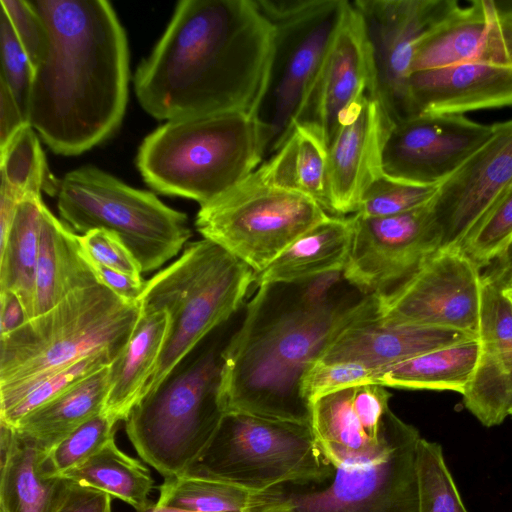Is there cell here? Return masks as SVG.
<instances>
[{
	"label": "cell",
	"instance_id": "obj_1",
	"mask_svg": "<svg viewBox=\"0 0 512 512\" xmlns=\"http://www.w3.org/2000/svg\"><path fill=\"white\" fill-rule=\"evenodd\" d=\"M327 277L264 284L222 349L219 401L238 412L311 425L303 380L347 328L377 315L378 299L340 294Z\"/></svg>",
	"mask_w": 512,
	"mask_h": 512
},
{
	"label": "cell",
	"instance_id": "obj_2",
	"mask_svg": "<svg viewBox=\"0 0 512 512\" xmlns=\"http://www.w3.org/2000/svg\"><path fill=\"white\" fill-rule=\"evenodd\" d=\"M273 49V25L255 0H182L137 68L135 94L159 120L256 115Z\"/></svg>",
	"mask_w": 512,
	"mask_h": 512
},
{
	"label": "cell",
	"instance_id": "obj_3",
	"mask_svg": "<svg viewBox=\"0 0 512 512\" xmlns=\"http://www.w3.org/2000/svg\"><path fill=\"white\" fill-rule=\"evenodd\" d=\"M46 33L29 122L56 154L84 153L111 136L128 101L125 30L105 0H29Z\"/></svg>",
	"mask_w": 512,
	"mask_h": 512
},
{
	"label": "cell",
	"instance_id": "obj_4",
	"mask_svg": "<svg viewBox=\"0 0 512 512\" xmlns=\"http://www.w3.org/2000/svg\"><path fill=\"white\" fill-rule=\"evenodd\" d=\"M266 148L256 115L222 113L167 121L143 140L136 163L155 191L202 206L256 170Z\"/></svg>",
	"mask_w": 512,
	"mask_h": 512
},
{
	"label": "cell",
	"instance_id": "obj_5",
	"mask_svg": "<svg viewBox=\"0 0 512 512\" xmlns=\"http://www.w3.org/2000/svg\"><path fill=\"white\" fill-rule=\"evenodd\" d=\"M254 283L250 267L204 238L188 244L177 260L146 280L140 313L166 311L170 327L144 395L239 309Z\"/></svg>",
	"mask_w": 512,
	"mask_h": 512
},
{
	"label": "cell",
	"instance_id": "obj_6",
	"mask_svg": "<svg viewBox=\"0 0 512 512\" xmlns=\"http://www.w3.org/2000/svg\"><path fill=\"white\" fill-rule=\"evenodd\" d=\"M203 342L145 394L124 420L139 456L164 478L188 470L225 414L219 401L224 346Z\"/></svg>",
	"mask_w": 512,
	"mask_h": 512
},
{
	"label": "cell",
	"instance_id": "obj_7",
	"mask_svg": "<svg viewBox=\"0 0 512 512\" xmlns=\"http://www.w3.org/2000/svg\"><path fill=\"white\" fill-rule=\"evenodd\" d=\"M139 315L138 303L125 301L102 284L74 291L0 336V390L94 354L107 352L116 358Z\"/></svg>",
	"mask_w": 512,
	"mask_h": 512
},
{
	"label": "cell",
	"instance_id": "obj_8",
	"mask_svg": "<svg viewBox=\"0 0 512 512\" xmlns=\"http://www.w3.org/2000/svg\"><path fill=\"white\" fill-rule=\"evenodd\" d=\"M334 471L311 425L229 412L183 474L262 493L285 483L321 482Z\"/></svg>",
	"mask_w": 512,
	"mask_h": 512
},
{
	"label": "cell",
	"instance_id": "obj_9",
	"mask_svg": "<svg viewBox=\"0 0 512 512\" xmlns=\"http://www.w3.org/2000/svg\"><path fill=\"white\" fill-rule=\"evenodd\" d=\"M59 214L73 231L103 229L116 234L138 261L142 273L174 258L192 235L185 213L151 192L133 188L91 165L59 180Z\"/></svg>",
	"mask_w": 512,
	"mask_h": 512
},
{
	"label": "cell",
	"instance_id": "obj_10",
	"mask_svg": "<svg viewBox=\"0 0 512 512\" xmlns=\"http://www.w3.org/2000/svg\"><path fill=\"white\" fill-rule=\"evenodd\" d=\"M418 430L395 416L378 454L337 467L321 482L285 483L260 493L249 512H419Z\"/></svg>",
	"mask_w": 512,
	"mask_h": 512
},
{
	"label": "cell",
	"instance_id": "obj_11",
	"mask_svg": "<svg viewBox=\"0 0 512 512\" xmlns=\"http://www.w3.org/2000/svg\"><path fill=\"white\" fill-rule=\"evenodd\" d=\"M274 28V49L256 117L266 158L291 132L342 21L346 0H255Z\"/></svg>",
	"mask_w": 512,
	"mask_h": 512
},
{
	"label": "cell",
	"instance_id": "obj_12",
	"mask_svg": "<svg viewBox=\"0 0 512 512\" xmlns=\"http://www.w3.org/2000/svg\"><path fill=\"white\" fill-rule=\"evenodd\" d=\"M329 216L313 199L266 183L257 168L234 188L200 206L195 227L256 275Z\"/></svg>",
	"mask_w": 512,
	"mask_h": 512
},
{
	"label": "cell",
	"instance_id": "obj_13",
	"mask_svg": "<svg viewBox=\"0 0 512 512\" xmlns=\"http://www.w3.org/2000/svg\"><path fill=\"white\" fill-rule=\"evenodd\" d=\"M433 200V199H432ZM432 200L395 215H353L354 234L343 278L364 295L384 297L405 283L441 248Z\"/></svg>",
	"mask_w": 512,
	"mask_h": 512
},
{
	"label": "cell",
	"instance_id": "obj_14",
	"mask_svg": "<svg viewBox=\"0 0 512 512\" xmlns=\"http://www.w3.org/2000/svg\"><path fill=\"white\" fill-rule=\"evenodd\" d=\"M480 270L462 248H440L394 292L377 297V317L390 323L478 335Z\"/></svg>",
	"mask_w": 512,
	"mask_h": 512
},
{
	"label": "cell",
	"instance_id": "obj_15",
	"mask_svg": "<svg viewBox=\"0 0 512 512\" xmlns=\"http://www.w3.org/2000/svg\"><path fill=\"white\" fill-rule=\"evenodd\" d=\"M370 45L376 93L394 123L413 115L408 79L415 48L454 0H355Z\"/></svg>",
	"mask_w": 512,
	"mask_h": 512
},
{
	"label": "cell",
	"instance_id": "obj_16",
	"mask_svg": "<svg viewBox=\"0 0 512 512\" xmlns=\"http://www.w3.org/2000/svg\"><path fill=\"white\" fill-rule=\"evenodd\" d=\"M465 115L417 114L393 124L382 153L386 176L439 186L492 135Z\"/></svg>",
	"mask_w": 512,
	"mask_h": 512
},
{
	"label": "cell",
	"instance_id": "obj_17",
	"mask_svg": "<svg viewBox=\"0 0 512 512\" xmlns=\"http://www.w3.org/2000/svg\"><path fill=\"white\" fill-rule=\"evenodd\" d=\"M512 183V119L443 181L432 200L441 248H461Z\"/></svg>",
	"mask_w": 512,
	"mask_h": 512
},
{
	"label": "cell",
	"instance_id": "obj_18",
	"mask_svg": "<svg viewBox=\"0 0 512 512\" xmlns=\"http://www.w3.org/2000/svg\"><path fill=\"white\" fill-rule=\"evenodd\" d=\"M368 90L376 92L371 49L362 18L348 1L295 123L315 132L328 148L344 111Z\"/></svg>",
	"mask_w": 512,
	"mask_h": 512
},
{
	"label": "cell",
	"instance_id": "obj_19",
	"mask_svg": "<svg viewBox=\"0 0 512 512\" xmlns=\"http://www.w3.org/2000/svg\"><path fill=\"white\" fill-rule=\"evenodd\" d=\"M393 124L374 90L366 91L344 111L328 146L331 215L355 214L366 188L383 174L382 153Z\"/></svg>",
	"mask_w": 512,
	"mask_h": 512
},
{
	"label": "cell",
	"instance_id": "obj_20",
	"mask_svg": "<svg viewBox=\"0 0 512 512\" xmlns=\"http://www.w3.org/2000/svg\"><path fill=\"white\" fill-rule=\"evenodd\" d=\"M391 393L379 383L346 387L311 402V427L317 442L337 467L372 457L385 448L395 414Z\"/></svg>",
	"mask_w": 512,
	"mask_h": 512
},
{
	"label": "cell",
	"instance_id": "obj_21",
	"mask_svg": "<svg viewBox=\"0 0 512 512\" xmlns=\"http://www.w3.org/2000/svg\"><path fill=\"white\" fill-rule=\"evenodd\" d=\"M459 63L512 69V9L490 0L458 3L417 43L411 73Z\"/></svg>",
	"mask_w": 512,
	"mask_h": 512
},
{
	"label": "cell",
	"instance_id": "obj_22",
	"mask_svg": "<svg viewBox=\"0 0 512 512\" xmlns=\"http://www.w3.org/2000/svg\"><path fill=\"white\" fill-rule=\"evenodd\" d=\"M478 339L479 355L462 394L463 403L479 422L492 427L501 424L512 409V305L484 277Z\"/></svg>",
	"mask_w": 512,
	"mask_h": 512
},
{
	"label": "cell",
	"instance_id": "obj_23",
	"mask_svg": "<svg viewBox=\"0 0 512 512\" xmlns=\"http://www.w3.org/2000/svg\"><path fill=\"white\" fill-rule=\"evenodd\" d=\"M413 115H464L512 106V69L459 63L416 71L408 79Z\"/></svg>",
	"mask_w": 512,
	"mask_h": 512
},
{
	"label": "cell",
	"instance_id": "obj_24",
	"mask_svg": "<svg viewBox=\"0 0 512 512\" xmlns=\"http://www.w3.org/2000/svg\"><path fill=\"white\" fill-rule=\"evenodd\" d=\"M478 335L458 330L385 322L376 316L341 333L318 362H355L381 370Z\"/></svg>",
	"mask_w": 512,
	"mask_h": 512
},
{
	"label": "cell",
	"instance_id": "obj_25",
	"mask_svg": "<svg viewBox=\"0 0 512 512\" xmlns=\"http://www.w3.org/2000/svg\"><path fill=\"white\" fill-rule=\"evenodd\" d=\"M0 512H57L74 482L48 475V453L33 439L0 422Z\"/></svg>",
	"mask_w": 512,
	"mask_h": 512
},
{
	"label": "cell",
	"instance_id": "obj_26",
	"mask_svg": "<svg viewBox=\"0 0 512 512\" xmlns=\"http://www.w3.org/2000/svg\"><path fill=\"white\" fill-rule=\"evenodd\" d=\"M100 284L84 253L79 235L44 205L35 279L34 315H40L66 296Z\"/></svg>",
	"mask_w": 512,
	"mask_h": 512
},
{
	"label": "cell",
	"instance_id": "obj_27",
	"mask_svg": "<svg viewBox=\"0 0 512 512\" xmlns=\"http://www.w3.org/2000/svg\"><path fill=\"white\" fill-rule=\"evenodd\" d=\"M353 234V215H330L303 233L264 271L256 274L254 284H295L327 273L343 272Z\"/></svg>",
	"mask_w": 512,
	"mask_h": 512
},
{
	"label": "cell",
	"instance_id": "obj_28",
	"mask_svg": "<svg viewBox=\"0 0 512 512\" xmlns=\"http://www.w3.org/2000/svg\"><path fill=\"white\" fill-rule=\"evenodd\" d=\"M169 327L166 311L140 313L128 343L109 365V386L102 412L113 422L125 420L144 395Z\"/></svg>",
	"mask_w": 512,
	"mask_h": 512
},
{
	"label": "cell",
	"instance_id": "obj_29",
	"mask_svg": "<svg viewBox=\"0 0 512 512\" xmlns=\"http://www.w3.org/2000/svg\"><path fill=\"white\" fill-rule=\"evenodd\" d=\"M327 154L326 144L315 132L295 123L282 145L258 170L266 183L305 195L330 214Z\"/></svg>",
	"mask_w": 512,
	"mask_h": 512
},
{
	"label": "cell",
	"instance_id": "obj_30",
	"mask_svg": "<svg viewBox=\"0 0 512 512\" xmlns=\"http://www.w3.org/2000/svg\"><path fill=\"white\" fill-rule=\"evenodd\" d=\"M109 365L24 416L14 428L49 451L78 426L103 411Z\"/></svg>",
	"mask_w": 512,
	"mask_h": 512
},
{
	"label": "cell",
	"instance_id": "obj_31",
	"mask_svg": "<svg viewBox=\"0 0 512 512\" xmlns=\"http://www.w3.org/2000/svg\"><path fill=\"white\" fill-rule=\"evenodd\" d=\"M478 337L444 346L378 370L377 383L412 390L463 394L479 355Z\"/></svg>",
	"mask_w": 512,
	"mask_h": 512
},
{
	"label": "cell",
	"instance_id": "obj_32",
	"mask_svg": "<svg viewBox=\"0 0 512 512\" xmlns=\"http://www.w3.org/2000/svg\"><path fill=\"white\" fill-rule=\"evenodd\" d=\"M43 206L41 197L28 196L22 199L17 205L5 239L0 242V293L15 294L27 320L34 315Z\"/></svg>",
	"mask_w": 512,
	"mask_h": 512
},
{
	"label": "cell",
	"instance_id": "obj_33",
	"mask_svg": "<svg viewBox=\"0 0 512 512\" xmlns=\"http://www.w3.org/2000/svg\"><path fill=\"white\" fill-rule=\"evenodd\" d=\"M62 476L121 499L136 511L152 502L148 496L154 487V480L149 469L122 452L114 439L86 462Z\"/></svg>",
	"mask_w": 512,
	"mask_h": 512
},
{
	"label": "cell",
	"instance_id": "obj_34",
	"mask_svg": "<svg viewBox=\"0 0 512 512\" xmlns=\"http://www.w3.org/2000/svg\"><path fill=\"white\" fill-rule=\"evenodd\" d=\"M114 359L107 352L94 354L24 384L0 390V422L14 427L28 413L110 365Z\"/></svg>",
	"mask_w": 512,
	"mask_h": 512
},
{
	"label": "cell",
	"instance_id": "obj_35",
	"mask_svg": "<svg viewBox=\"0 0 512 512\" xmlns=\"http://www.w3.org/2000/svg\"><path fill=\"white\" fill-rule=\"evenodd\" d=\"M160 506L190 512H249L260 493L211 478L180 474L158 487Z\"/></svg>",
	"mask_w": 512,
	"mask_h": 512
},
{
	"label": "cell",
	"instance_id": "obj_36",
	"mask_svg": "<svg viewBox=\"0 0 512 512\" xmlns=\"http://www.w3.org/2000/svg\"><path fill=\"white\" fill-rule=\"evenodd\" d=\"M1 186L19 199L41 197V191L57 195L59 180L50 174L38 136L27 124L0 150Z\"/></svg>",
	"mask_w": 512,
	"mask_h": 512
},
{
	"label": "cell",
	"instance_id": "obj_37",
	"mask_svg": "<svg viewBox=\"0 0 512 512\" xmlns=\"http://www.w3.org/2000/svg\"><path fill=\"white\" fill-rule=\"evenodd\" d=\"M417 477L419 512H468L438 443L419 440Z\"/></svg>",
	"mask_w": 512,
	"mask_h": 512
},
{
	"label": "cell",
	"instance_id": "obj_38",
	"mask_svg": "<svg viewBox=\"0 0 512 512\" xmlns=\"http://www.w3.org/2000/svg\"><path fill=\"white\" fill-rule=\"evenodd\" d=\"M116 424L103 412L90 418L48 451L44 471L63 475L80 466L114 439Z\"/></svg>",
	"mask_w": 512,
	"mask_h": 512
},
{
	"label": "cell",
	"instance_id": "obj_39",
	"mask_svg": "<svg viewBox=\"0 0 512 512\" xmlns=\"http://www.w3.org/2000/svg\"><path fill=\"white\" fill-rule=\"evenodd\" d=\"M437 189L438 186L413 184L381 174L362 194L355 215L383 217L406 212L429 203Z\"/></svg>",
	"mask_w": 512,
	"mask_h": 512
},
{
	"label": "cell",
	"instance_id": "obj_40",
	"mask_svg": "<svg viewBox=\"0 0 512 512\" xmlns=\"http://www.w3.org/2000/svg\"><path fill=\"white\" fill-rule=\"evenodd\" d=\"M512 241V190L507 191L462 245L480 267L490 266Z\"/></svg>",
	"mask_w": 512,
	"mask_h": 512
},
{
	"label": "cell",
	"instance_id": "obj_41",
	"mask_svg": "<svg viewBox=\"0 0 512 512\" xmlns=\"http://www.w3.org/2000/svg\"><path fill=\"white\" fill-rule=\"evenodd\" d=\"M0 52V80L7 85L24 119L30 124L29 109L34 67L16 36L9 18L2 9L0 12Z\"/></svg>",
	"mask_w": 512,
	"mask_h": 512
},
{
	"label": "cell",
	"instance_id": "obj_42",
	"mask_svg": "<svg viewBox=\"0 0 512 512\" xmlns=\"http://www.w3.org/2000/svg\"><path fill=\"white\" fill-rule=\"evenodd\" d=\"M377 370L355 362H316L303 380L305 397L314 399L350 386L377 383Z\"/></svg>",
	"mask_w": 512,
	"mask_h": 512
},
{
	"label": "cell",
	"instance_id": "obj_43",
	"mask_svg": "<svg viewBox=\"0 0 512 512\" xmlns=\"http://www.w3.org/2000/svg\"><path fill=\"white\" fill-rule=\"evenodd\" d=\"M79 241L92 262L133 277H142L138 261L116 234L96 229L79 235Z\"/></svg>",
	"mask_w": 512,
	"mask_h": 512
},
{
	"label": "cell",
	"instance_id": "obj_44",
	"mask_svg": "<svg viewBox=\"0 0 512 512\" xmlns=\"http://www.w3.org/2000/svg\"><path fill=\"white\" fill-rule=\"evenodd\" d=\"M0 5L35 70L47 44V33L41 17L29 1L1 0Z\"/></svg>",
	"mask_w": 512,
	"mask_h": 512
},
{
	"label": "cell",
	"instance_id": "obj_45",
	"mask_svg": "<svg viewBox=\"0 0 512 512\" xmlns=\"http://www.w3.org/2000/svg\"><path fill=\"white\" fill-rule=\"evenodd\" d=\"M89 261L100 284L110 289L125 301L131 303L139 302V299L145 289L146 280L142 277H133L109 269L105 266L92 262L90 259Z\"/></svg>",
	"mask_w": 512,
	"mask_h": 512
},
{
	"label": "cell",
	"instance_id": "obj_46",
	"mask_svg": "<svg viewBox=\"0 0 512 512\" xmlns=\"http://www.w3.org/2000/svg\"><path fill=\"white\" fill-rule=\"evenodd\" d=\"M111 500L112 497L101 490L74 483L57 512H111Z\"/></svg>",
	"mask_w": 512,
	"mask_h": 512
},
{
	"label": "cell",
	"instance_id": "obj_47",
	"mask_svg": "<svg viewBox=\"0 0 512 512\" xmlns=\"http://www.w3.org/2000/svg\"><path fill=\"white\" fill-rule=\"evenodd\" d=\"M27 124L9 88L0 80V150Z\"/></svg>",
	"mask_w": 512,
	"mask_h": 512
},
{
	"label": "cell",
	"instance_id": "obj_48",
	"mask_svg": "<svg viewBox=\"0 0 512 512\" xmlns=\"http://www.w3.org/2000/svg\"><path fill=\"white\" fill-rule=\"evenodd\" d=\"M0 336H4L27 321L18 297L10 292L0 293Z\"/></svg>",
	"mask_w": 512,
	"mask_h": 512
},
{
	"label": "cell",
	"instance_id": "obj_49",
	"mask_svg": "<svg viewBox=\"0 0 512 512\" xmlns=\"http://www.w3.org/2000/svg\"><path fill=\"white\" fill-rule=\"evenodd\" d=\"M483 275L501 290L512 286V241Z\"/></svg>",
	"mask_w": 512,
	"mask_h": 512
},
{
	"label": "cell",
	"instance_id": "obj_50",
	"mask_svg": "<svg viewBox=\"0 0 512 512\" xmlns=\"http://www.w3.org/2000/svg\"><path fill=\"white\" fill-rule=\"evenodd\" d=\"M137 512H190L169 507L160 506L157 503L151 502L146 507L137 510Z\"/></svg>",
	"mask_w": 512,
	"mask_h": 512
},
{
	"label": "cell",
	"instance_id": "obj_51",
	"mask_svg": "<svg viewBox=\"0 0 512 512\" xmlns=\"http://www.w3.org/2000/svg\"><path fill=\"white\" fill-rule=\"evenodd\" d=\"M503 294L507 297L512 305V286L502 290Z\"/></svg>",
	"mask_w": 512,
	"mask_h": 512
},
{
	"label": "cell",
	"instance_id": "obj_52",
	"mask_svg": "<svg viewBox=\"0 0 512 512\" xmlns=\"http://www.w3.org/2000/svg\"><path fill=\"white\" fill-rule=\"evenodd\" d=\"M509 190H512V183H511V185L509 186V188H508V190H507V191H509ZM507 191H506V192H507Z\"/></svg>",
	"mask_w": 512,
	"mask_h": 512
},
{
	"label": "cell",
	"instance_id": "obj_53",
	"mask_svg": "<svg viewBox=\"0 0 512 512\" xmlns=\"http://www.w3.org/2000/svg\"><path fill=\"white\" fill-rule=\"evenodd\" d=\"M510 415H512V409H511V411H510Z\"/></svg>",
	"mask_w": 512,
	"mask_h": 512
}]
</instances>
